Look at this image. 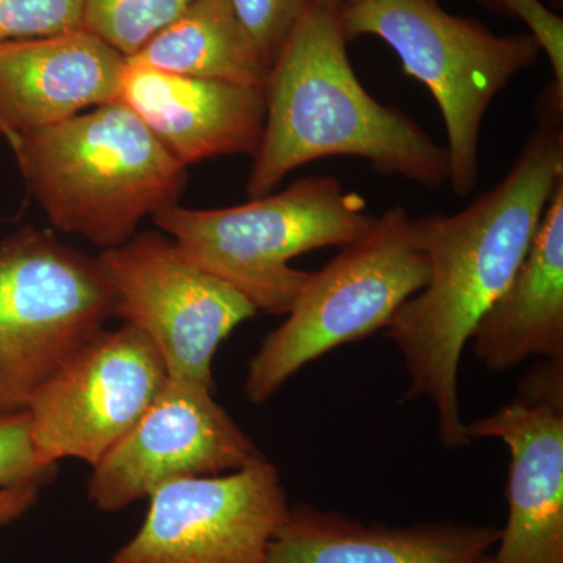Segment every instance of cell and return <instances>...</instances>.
Returning a JSON list of instances; mask_svg holds the SVG:
<instances>
[{
  "instance_id": "3",
  "label": "cell",
  "mask_w": 563,
  "mask_h": 563,
  "mask_svg": "<svg viewBox=\"0 0 563 563\" xmlns=\"http://www.w3.org/2000/svg\"><path fill=\"white\" fill-rule=\"evenodd\" d=\"M22 177L62 232L110 250L173 206L187 168L131 109L113 101L9 141Z\"/></svg>"
},
{
  "instance_id": "24",
  "label": "cell",
  "mask_w": 563,
  "mask_h": 563,
  "mask_svg": "<svg viewBox=\"0 0 563 563\" xmlns=\"http://www.w3.org/2000/svg\"><path fill=\"white\" fill-rule=\"evenodd\" d=\"M477 563H496L495 559H493V555L485 554L484 558H481Z\"/></svg>"
},
{
  "instance_id": "15",
  "label": "cell",
  "mask_w": 563,
  "mask_h": 563,
  "mask_svg": "<svg viewBox=\"0 0 563 563\" xmlns=\"http://www.w3.org/2000/svg\"><path fill=\"white\" fill-rule=\"evenodd\" d=\"M499 539L495 526L365 525L302 503L288 507L266 563H477Z\"/></svg>"
},
{
  "instance_id": "25",
  "label": "cell",
  "mask_w": 563,
  "mask_h": 563,
  "mask_svg": "<svg viewBox=\"0 0 563 563\" xmlns=\"http://www.w3.org/2000/svg\"><path fill=\"white\" fill-rule=\"evenodd\" d=\"M335 2H339L340 5H342V7H346V5H352V3L362 2V0H335Z\"/></svg>"
},
{
  "instance_id": "19",
  "label": "cell",
  "mask_w": 563,
  "mask_h": 563,
  "mask_svg": "<svg viewBox=\"0 0 563 563\" xmlns=\"http://www.w3.org/2000/svg\"><path fill=\"white\" fill-rule=\"evenodd\" d=\"M236 18L273 66L299 22L321 0H229Z\"/></svg>"
},
{
  "instance_id": "2",
  "label": "cell",
  "mask_w": 563,
  "mask_h": 563,
  "mask_svg": "<svg viewBox=\"0 0 563 563\" xmlns=\"http://www.w3.org/2000/svg\"><path fill=\"white\" fill-rule=\"evenodd\" d=\"M342 5L321 0L292 31L269 69L266 118L246 191L269 195L288 173L351 155L384 176L421 187L450 181V157L413 118L373 98L352 69Z\"/></svg>"
},
{
  "instance_id": "18",
  "label": "cell",
  "mask_w": 563,
  "mask_h": 563,
  "mask_svg": "<svg viewBox=\"0 0 563 563\" xmlns=\"http://www.w3.org/2000/svg\"><path fill=\"white\" fill-rule=\"evenodd\" d=\"M195 0H81V29L131 58Z\"/></svg>"
},
{
  "instance_id": "12",
  "label": "cell",
  "mask_w": 563,
  "mask_h": 563,
  "mask_svg": "<svg viewBox=\"0 0 563 563\" xmlns=\"http://www.w3.org/2000/svg\"><path fill=\"white\" fill-rule=\"evenodd\" d=\"M465 431L509 448V514L493 559L563 563V361L533 366L512 402Z\"/></svg>"
},
{
  "instance_id": "8",
  "label": "cell",
  "mask_w": 563,
  "mask_h": 563,
  "mask_svg": "<svg viewBox=\"0 0 563 563\" xmlns=\"http://www.w3.org/2000/svg\"><path fill=\"white\" fill-rule=\"evenodd\" d=\"M111 313L143 332L168 377L213 388L214 354L258 310L242 292L202 269L176 240L141 233L95 258Z\"/></svg>"
},
{
  "instance_id": "14",
  "label": "cell",
  "mask_w": 563,
  "mask_h": 563,
  "mask_svg": "<svg viewBox=\"0 0 563 563\" xmlns=\"http://www.w3.org/2000/svg\"><path fill=\"white\" fill-rule=\"evenodd\" d=\"M117 101L187 168L221 155L254 157L265 129V91L192 79L128 60Z\"/></svg>"
},
{
  "instance_id": "5",
  "label": "cell",
  "mask_w": 563,
  "mask_h": 563,
  "mask_svg": "<svg viewBox=\"0 0 563 563\" xmlns=\"http://www.w3.org/2000/svg\"><path fill=\"white\" fill-rule=\"evenodd\" d=\"M347 40L376 36L404 73L439 103L448 136L454 195H470L479 173V139L493 99L542 54L531 33L495 35L473 18L455 16L439 0H362L342 7Z\"/></svg>"
},
{
  "instance_id": "11",
  "label": "cell",
  "mask_w": 563,
  "mask_h": 563,
  "mask_svg": "<svg viewBox=\"0 0 563 563\" xmlns=\"http://www.w3.org/2000/svg\"><path fill=\"white\" fill-rule=\"evenodd\" d=\"M213 393L168 377L147 412L92 466V506L121 512L174 481L236 472L265 459Z\"/></svg>"
},
{
  "instance_id": "7",
  "label": "cell",
  "mask_w": 563,
  "mask_h": 563,
  "mask_svg": "<svg viewBox=\"0 0 563 563\" xmlns=\"http://www.w3.org/2000/svg\"><path fill=\"white\" fill-rule=\"evenodd\" d=\"M113 317L95 261L47 232L0 240V417L25 412Z\"/></svg>"
},
{
  "instance_id": "21",
  "label": "cell",
  "mask_w": 563,
  "mask_h": 563,
  "mask_svg": "<svg viewBox=\"0 0 563 563\" xmlns=\"http://www.w3.org/2000/svg\"><path fill=\"white\" fill-rule=\"evenodd\" d=\"M54 468L40 459L27 410L0 417V490L22 484L41 485Z\"/></svg>"
},
{
  "instance_id": "9",
  "label": "cell",
  "mask_w": 563,
  "mask_h": 563,
  "mask_svg": "<svg viewBox=\"0 0 563 563\" xmlns=\"http://www.w3.org/2000/svg\"><path fill=\"white\" fill-rule=\"evenodd\" d=\"M168 380L157 347L122 322L101 331L47 380L29 406L40 459L95 466L141 420Z\"/></svg>"
},
{
  "instance_id": "23",
  "label": "cell",
  "mask_w": 563,
  "mask_h": 563,
  "mask_svg": "<svg viewBox=\"0 0 563 563\" xmlns=\"http://www.w3.org/2000/svg\"><path fill=\"white\" fill-rule=\"evenodd\" d=\"M41 485L22 484L0 490V526L18 520L38 501Z\"/></svg>"
},
{
  "instance_id": "20",
  "label": "cell",
  "mask_w": 563,
  "mask_h": 563,
  "mask_svg": "<svg viewBox=\"0 0 563 563\" xmlns=\"http://www.w3.org/2000/svg\"><path fill=\"white\" fill-rule=\"evenodd\" d=\"M81 27V0H0V43Z\"/></svg>"
},
{
  "instance_id": "4",
  "label": "cell",
  "mask_w": 563,
  "mask_h": 563,
  "mask_svg": "<svg viewBox=\"0 0 563 563\" xmlns=\"http://www.w3.org/2000/svg\"><path fill=\"white\" fill-rule=\"evenodd\" d=\"M152 220L258 312L287 314L310 277L288 262L355 242L372 228L374 217L366 213L365 199L335 177L312 176L277 195L225 209H187L176 202Z\"/></svg>"
},
{
  "instance_id": "13",
  "label": "cell",
  "mask_w": 563,
  "mask_h": 563,
  "mask_svg": "<svg viewBox=\"0 0 563 563\" xmlns=\"http://www.w3.org/2000/svg\"><path fill=\"white\" fill-rule=\"evenodd\" d=\"M128 58L85 29L0 43V136L117 101Z\"/></svg>"
},
{
  "instance_id": "17",
  "label": "cell",
  "mask_w": 563,
  "mask_h": 563,
  "mask_svg": "<svg viewBox=\"0 0 563 563\" xmlns=\"http://www.w3.org/2000/svg\"><path fill=\"white\" fill-rule=\"evenodd\" d=\"M128 60L192 79L258 88L272 69L229 0H195Z\"/></svg>"
},
{
  "instance_id": "6",
  "label": "cell",
  "mask_w": 563,
  "mask_h": 563,
  "mask_svg": "<svg viewBox=\"0 0 563 563\" xmlns=\"http://www.w3.org/2000/svg\"><path fill=\"white\" fill-rule=\"evenodd\" d=\"M412 221L402 207H391L324 268L310 273L287 320L265 336L247 365V401L268 402L303 366L383 331L422 290L429 265Z\"/></svg>"
},
{
  "instance_id": "1",
  "label": "cell",
  "mask_w": 563,
  "mask_h": 563,
  "mask_svg": "<svg viewBox=\"0 0 563 563\" xmlns=\"http://www.w3.org/2000/svg\"><path fill=\"white\" fill-rule=\"evenodd\" d=\"M562 96L548 87L536 106L537 128L507 176L466 209L413 220L428 258L424 287L385 328L401 352L406 399L428 398L448 450L470 446L459 401L463 347L477 322L509 287L563 180Z\"/></svg>"
},
{
  "instance_id": "10",
  "label": "cell",
  "mask_w": 563,
  "mask_h": 563,
  "mask_svg": "<svg viewBox=\"0 0 563 563\" xmlns=\"http://www.w3.org/2000/svg\"><path fill=\"white\" fill-rule=\"evenodd\" d=\"M147 499L139 532L110 563H266L290 507L266 457L236 472L174 481Z\"/></svg>"
},
{
  "instance_id": "16",
  "label": "cell",
  "mask_w": 563,
  "mask_h": 563,
  "mask_svg": "<svg viewBox=\"0 0 563 563\" xmlns=\"http://www.w3.org/2000/svg\"><path fill=\"white\" fill-rule=\"evenodd\" d=\"M473 352L490 372L529 357L563 361V180L509 287L477 322Z\"/></svg>"
},
{
  "instance_id": "22",
  "label": "cell",
  "mask_w": 563,
  "mask_h": 563,
  "mask_svg": "<svg viewBox=\"0 0 563 563\" xmlns=\"http://www.w3.org/2000/svg\"><path fill=\"white\" fill-rule=\"evenodd\" d=\"M484 9L525 22L539 41L554 73V85L563 91V20L542 0H474Z\"/></svg>"
}]
</instances>
